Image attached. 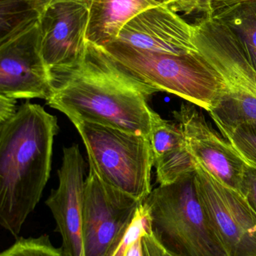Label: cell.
<instances>
[{
    "instance_id": "30bf717a",
    "label": "cell",
    "mask_w": 256,
    "mask_h": 256,
    "mask_svg": "<svg viewBox=\"0 0 256 256\" xmlns=\"http://www.w3.org/2000/svg\"><path fill=\"white\" fill-rule=\"evenodd\" d=\"M194 159L224 184L240 192L247 164L192 104L173 112Z\"/></svg>"
},
{
    "instance_id": "2e32d148",
    "label": "cell",
    "mask_w": 256,
    "mask_h": 256,
    "mask_svg": "<svg viewBox=\"0 0 256 256\" xmlns=\"http://www.w3.org/2000/svg\"><path fill=\"white\" fill-rule=\"evenodd\" d=\"M156 180L159 185H168L182 176L196 170L195 159L188 150L186 144L167 152L154 160Z\"/></svg>"
},
{
    "instance_id": "5b68a950",
    "label": "cell",
    "mask_w": 256,
    "mask_h": 256,
    "mask_svg": "<svg viewBox=\"0 0 256 256\" xmlns=\"http://www.w3.org/2000/svg\"><path fill=\"white\" fill-rule=\"evenodd\" d=\"M144 202L156 238L174 255L228 256L201 204L195 171L159 185Z\"/></svg>"
},
{
    "instance_id": "e0dca14e",
    "label": "cell",
    "mask_w": 256,
    "mask_h": 256,
    "mask_svg": "<svg viewBox=\"0 0 256 256\" xmlns=\"http://www.w3.org/2000/svg\"><path fill=\"white\" fill-rule=\"evenodd\" d=\"M216 127L242 160L248 166L256 168V122Z\"/></svg>"
},
{
    "instance_id": "7c38bea8",
    "label": "cell",
    "mask_w": 256,
    "mask_h": 256,
    "mask_svg": "<svg viewBox=\"0 0 256 256\" xmlns=\"http://www.w3.org/2000/svg\"><path fill=\"white\" fill-rule=\"evenodd\" d=\"M90 8L75 2H59L39 16L42 55L50 72L79 62L87 44Z\"/></svg>"
},
{
    "instance_id": "4fadbf2b",
    "label": "cell",
    "mask_w": 256,
    "mask_h": 256,
    "mask_svg": "<svg viewBox=\"0 0 256 256\" xmlns=\"http://www.w3.org/2000/svg\"><path fill=\"white\" fill-rule=\"evenodd\" d=\"M115 40L157 54L183 56L197 52L192 24L168 4L150 8L132 18Z\"/></svg>"
},
{
    "instance_id": "603a6c76",
    "label": "cell",
    "mask_w": 256,
    "mask_h": 256,
    "mask_svg": "<svg viewBox=\"0 0 256 256\" xmlns=\"http://www.w3.org/2000/svg\"><path fill=\"white\" fill-rule=\"evenodd\" d=\"M199 14L202 15H213L219 10L231 6L255 0H199Z\"/></svg>"
},
{
    "instance_id": "52a82bcc",
    "label": "cell",
    "mask_w": 256,
    "mask_h": 256,
    "mask_svg": "<svg viewBox=\"0 0 256 256\" xmlns=\"http://www.w3.org/2000/svg\"><path fill=\"white\" fill-rule=\"evenodd\" d=\"M143 202L107 184L90 168L83 208L85 256H111Z\"/></svg>"
},
{
    "instance_id": "5bb4252c",
    "label": "cell",
    "mask_w": 256,
    "mask_h": 256,
    "mask_svg": "<svg viewBox=\"0 0 256 256\" xmlns=\"http://www.w3.org/2000/svg\"><path fill=\"white\" fill-rule=\"evenodd\" d=\"M174 0H93L87 40L99 46L114 42L132 18L150 8L171 6Z\"/></svg>"
},
{
    "instance_id": "9a60e30c",
    "label": "cell",
    "mask_w": 256,
    "mask_h": 256,
    "mask_svg": "<svg viewBox=\"0 0 256 256\" xmlns=\"http://www.w3.org/2000/svg\"><path fill=\"white\" fill-rule=\"evenodd\" d=\"M210 16L223 20L238 36L256 70V0L231 6Z\"/></svg>"
},
{
    "instance_id": "9c48e42d",
    "label": "cell",
    "mask_w": 256,
    "mask_h": 256,
    "mask_svg": "<svg viewBox=\"0 0 256 256\" xmlns=\"http://www.w3.org/2000/svg\"><path fill=\"white\" fill-rule=\"evenodd\" d=\"M39 18L0 40V94L47 100L51 74L42 55Z\"/></svg>"
},
{
    "instance_id": "277c9868",
    "label": "cell",
    "mask_w": 256,
    "mask_h": 256,
    "mask_svg": "<svg viewBox=\"0 0 256 256\" xmlns=\"http://www.w3.org/2000/svg\"><path fill=\"white\" fill-rule=\"evenodd\" d=\"M102 48L122 70L158 92H166L210 112L222 92L217 72L198 54L170 55L114 40Z\"/></svg>"
},
{
    "instance_id": "ffe728a7",
    "label": "cell",
    "mask_w": 256,
    "mask_h": 256,
    "mask_svg": "<svg viewBox=\"0 0 256 256\" xmlns=\"http://www.w3.org/2000/svg\"><path fill=\"white\" fill-rule=\"evenodd\" d=\"M0 256H68L63 248L53 246L48 234L39 238H19Z\"/></svg>"
},
{
    "instance_id": "44dd1931",
    "label": "cell",
    "mask_w": 256,
    "mask_h": 256,
    "mask_svg": "<svg viewBox=\"0 0 256 256\" xmlns=\"http://www.w3.org/2000/svg\"><path fill=\"white\" fill-rule=\"evenodd\" d=\"M153 230L150 209L145 202L138 208L136 214L124 237L114 250L111 256H126L129 248L138 239Z\"/></svg>"
},
{
    "instance_id": "d6986e66",
    "label": "cell",
    "mask_w": 256,
    "mask_h": 256,
    "mask_svg": "<svg viewBox=\"0 0 256 256\" xmlns=\"http://www.w3.org/2000/svg\"><path fill=\"white\" fill-rule=\"evenodd\" d=\"M1 38L24 28L39 18L26 0H0Z\"/></svg>"
},
{
    "instance_id": "d4e9b609",
    "label": "cell",
    "mask_w": 256,
    "mask_h": 256,
    "mask_svg": "<svg viewBox=\"0 0 256 256\" xmlns=\"http://www.w3.org/2000/svg\"><path fill=\"white\" fill-rule=\"evenodd\" d=\"M17 100L0 94V123L7 121L16 114Z\"/></svg>"
},
{
    "instance_id": "3957f363",
    "label": "cell",
    "mask_w": 256,
    "mask_h": 256,
    "mask_svg": "<svg viewBox=\"0 0 256 256\" xmlns=\"http://www.w3.org/2000/svg\"><path fill=\"white\" fill-rule=\"evenodd\" d=\"M192 24L197 51L222 81L212 120L225 127L256 122V70L238 36L216 16L202 15Z\"/></svg>"
},
{
    "instance_id": "83f0119b",
    "label": "cell",
    "mask_w": 256,
    "mask_h": 256,
    "mask_svg": "<svg viewBox=\"0 0 256 256\" xmlns=\"http://www.w3.org/2000/svg\"><path fill=\"white\" fill-rule=\"evenodd\" d=\"M155 242H156V250H157L158 256H177L173 254L172 252L168 251V250L165 249L162 244L158 240L155 236Z\"/></svg>"
},
{
    "instance_id": "ba28073f",
    "label": "cell",
    "mask_w": 256,
    "mask_h": 256,
    "mask_svg": "<svg viewBox=\"0 0 256 256\" xmlns=\"http://www.w3.org/2000/svg\"><path fill=\"white\" fill-rule=\"evenodd\" d=\"M195 162L200 200L227 255L256 256V212L239 191Z\"/></svg>"
},
{
    "instance_id": "484cf974",
    "label": "cell",
    "mask_w": 256,
    "mask_h": 256,
    "mask_svg": "<svg viewBox=\"0 0 256 256\" xmlns=\"http://www.w3.org/2000/svg\"><path fill=\"white\" fill-rule=\"evenodd\" d=\"M143 248V256H158L153 230L144 234L141 238Z\"/></svg>"
},
{
    "instance_id": "7402d4cb",
    "label": "cell",
    "mask_w": 256,
    "mask_h": 256,
    "mask_svg": "<svg viewBox=\"0 0 256 256\" xmlns=\"http://www.w3.org/2000/svg\"><path fill=\"white\" fill-rule=\"evenodd\" d=\"M240 194L256 212V168L248 166L245 170Z\"/></svg>"
},
{
    "instance_id": "6da1fadb",
    "label": "cell",
    "mask_w": 256,
    "mask_h": 256,
    "mask_svg": "<svg viewBox=\"0 0 256 256\" xmlns=\"http://www.w3.org/2000/svg\"><path fill=\"white\" fill-rule=\"evenodd\" d=\"M51 74L47 104L71 122L102 124L150 138L157 112L148 100L159 92L122 70L100 46L87 40L79 62Z\"/></svg>"
},
{
    "instance_id": "4316f807",
    "label": "cell",
    "mask_w": 256,
    "mask_h": 256,
    "mask_svg": "<svg viewBox=\"0 0 256 256\" xmlns=\"http://www.w3.org/2000/svg\"><path fill=\"white\" fill-rule=\"evenodd\" d=\"M141 238L138 239L128 250L126 256H143V248Z\"/></svg>"
},
{
    "instance_id": "7a4b0ae2",
    "label": "cell",
    "mask_w": 256,
    "mask_h": 256,
    "mask_svg": "<svg viewBox=\"0 0 256 256\" xmlns=\"http://www.w3.org/2000/svg\"><path fill=\"white\" fill-rule=\"evenodd\" d=\"M58 130L57 118L30 102L0 123V224L14 237L40 201Z\"/></svg>"
},
{
    "instance_id": "8fae6325",
    "label": "cell",
    "mask_w": 256,
    "mask_h": 256,
    "mask_svg": "<svg viewBox=\"0 0 256 256\" xmlns=\"http://www.w3.org/2000/svg\"><path fill=\"white\" fill-rule=\"evenodd\" d=\"M78 144L63 148V162L58 170L59 186L46 200L61 234L68 256H85L83 238L84 165Z\"/></svg>"
},
{
    "instance_id": "8992f818",
    "label": "cell",
    "mask_w": 256,
    "mask_h": 256,
    "mask_svg": "<svg viewBox=\"0 0 256 256\" xmlns=\"http://www.w3.org/2000/svg\"><path fill=\"white\" fill-rule=\"evenodd\" d=\"M87 149L90 168L105 184L144 202L152 192L154 158L150 138L117 128L72 121Z\"/></svg>"
},
{
    "instance_id": "ac0fdd59",
    "label": "cell",
    "mask_w": 256,
    "mask_h": 256,
    "mask_svg": "<svg viewBox=\"0 0 256 256\" xmlns=\"http://www.w3.org/2000/svg\"><path fill=\"white\" fill-rule=\"evenodd\" d=\"M150 141L154 160L167 152L186 144L180 126L163 120L158 114L152 123Z\"/></svg>"
},
{
    "instance_id": "cb8c5ba5",
    "label": "cell",
    "mask_w": 256,
    "mask_h": 256,
    "mask_svg": "<svg viewBox=\"0 0 256 256\" xmlns=\"http://www.w3.org/2000/svg\"><path fill=\"white\" fill-rule=\"evenodd\" d=\"M29 6L36 10L39 16L43 13L44 10L51 4L59 2H75L84 4L90 8L93 0H26Z\"/></svg>"
}]
</instances>
